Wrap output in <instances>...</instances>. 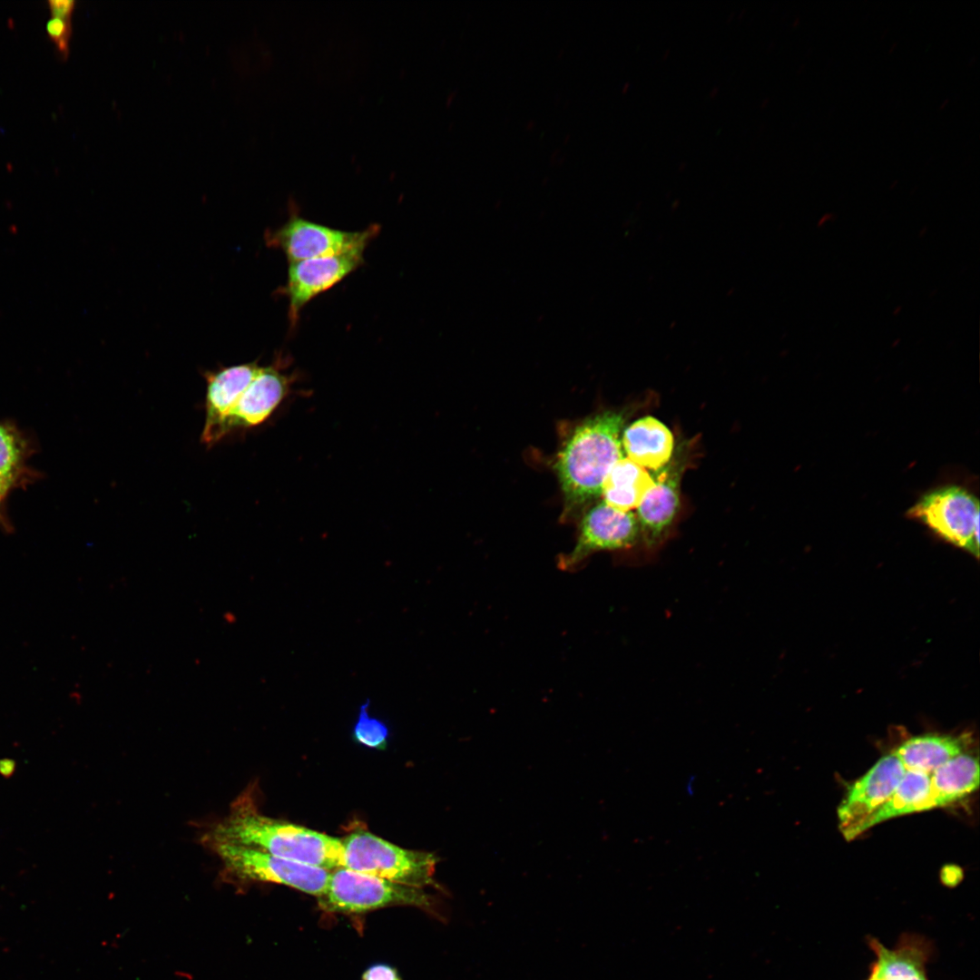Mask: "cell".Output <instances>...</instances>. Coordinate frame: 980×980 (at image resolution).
Returning a JSON list of instances; mask_svg holds the SVG:
<instances>
[{"instance_id":"15","label":"cell","mask_w":980,"mask_h":980,"mask_svg":"<svg viewBox=\"0 0 980 980\" xmlns=\"http://www.w3.org/2000/svg\"><path fill=\"white\" fill-rule=\"evenodd\" d=\"M621 439L629 459L654 472L666 467L674 450L671 431L652 416H642L627 426Z\"/></svg>"},{"instance_id":"10","label":"cell","mask_w":980,"mask_h":980,"mask_svg":"<svg viewBox=\"0 0 980 980\" xmlns=\"http://www.w3.org/2000/svg\"><path fill=\"white\" fill-rule=\"evenodd\" d=\"M906 769L894 753L882 757L854 782L838 808L844 837L878 809L895 792Z\"/></svg>"},{"instance_id":"21","label":"cell","mask_w":980,"mask_h":980,"mask_svg":"<svg viewBox=\"0 0 980 980\" xmlns=\"http://www.w3.org/2000/svg\"><path fill=\"white\" fill-rule=\"evenodd\" d=\"M369 700L362 703L356 722L352 729V737L358 743L372 749H385L387 744L389 730L381 720L369 715Z\"/></svg>"},{"instance_id":"2","label":"cell","mask_w":980,"mask_h":980,"mask_svg":"<svg viewBox=\"0 0 980 980\" xmlns=\"http://www.w3.org/2000/svg\"><path fill=\"white\" fill-rule=\"evenodd\" d=\"M624 411L608 410L574 427L559 452L555 468L567 514L601 495L605 477L622 457Z\"/></svg>"},{"instance_id":"11","label":"cell","mask_w":980,"mask_h":980,"mask_svg":"<svg viewBox=\"0 0 980 980\" xmlns=\"http://www.w3.org/2000/svg\"><path fill=\"white\" fill-rule=\"evenodd\" d=\"M290 384V377L276 366L261 367L222 423L217 442L236 429L254 427L269 419L288 396Z\"/></svg>"},{"instance_id":"20","label":"cell","mask_w":980,"mask_h":980,"mask_svg":"<svg viewBox=\"0 0 980 980\" xmlns=\"http://www.w3.org/2000/svg\"><path fill=\"white\" fill-rule=\"evenodd\" d=\"M26 443L13 427L0 423V488L7 495L24 475Z\"/></svg>"},{"instance_id":"19","label":"cell","mask_w":980,"mask_h":980,"mask_svg":"<svg viewBox=\"0 0 980 980\" xmlns=\"http://www.w3.org/2000/svg\"><path fill=\"white\" fill-rule=\"evenodd\" d=\"M653 483L654 478L646 468L628 457H622L605 477L601 495L609 506L630 512L637 508Z\"/></svg>"},{"instance_id":"26","label":"cell","mask_w":980,"mask_h":980,"mask_svg":"<svg viewBox=\"0 0 980 980\" xmlns=\"http://www.w3.org/2000/svg\"><path fill=\"white\" fill-rule=\"evenodd\" d=\"M5 496H6V494L0 488V525H2L4 527L8 526V522L5 519V512H4V501H5Z\"/></svg>"},{"instance_id":"18","label":"cell","mask_w":980,"mask_h":980,"mask_svg":"<svg viewBox=\"0 0 980 980\" xmlns=\"http://www.w3.org/2000/svg\"><path fill=\"white\" fill-rule=\"evenodd\" d=\"M966 736L926 734L903 742L894 752L906 770L931 774L952 758L964 753Z\"/></svg>"},{"instance_id":"23","label":"cell","mask_w":980,"mask_h":980,"mask_svg":"<svg viewBox=\"0 0 980 980\" xmlns=\"http://www.w3.org/2000/svg\"><path fill=\"white\" fill-rule=\"evenodd\" d=\"M362 980H400V977L392 966L375 965L364 972Z\"/></svg>"},{"instance_id":"22","label":"cell","mask_w":980,"mask_h":980,"mask_svg":"<svg viewBox=\"0 0 980 980\" xmlns=\"http://www.w3.org/2000/svg\"><path fill=\"white\" fill-rule=\"evenodd\" d=\"M45 30L50 40L55 44L59 55L62 58H66L69 54V40L72 34L70 20L52 17L47 21Z\"/></svg>"},{"instance_id":"8","label":"cell","mask_w":980,"mask_h":980,"mask_svg":"<svg viewBox=\"0 0 980 980\" xmlns=\"http://www.w3.org/2000/svg\"><path fill=\"white\" fill-rule=\"evenodd\" d=\"M377 232V225L361 231H345L296 215L270 232L267 241L270 246L280 249L289 262H295L365 250Z\"/></svg>"},{"instance_id":"6","label":"cell","mask_w":980,"mask_h":980,"mask_svg":"<svg viewBox=\"0 0 980 980\" xmlns=\"http://www.w3.org/2000/svg\"><path fill=\"white\" fill-rule=\"evenodd\" d=\"M937 535L978 556L979 503L966 489L949 485L924 495L907 512Z\"/></svg>"},{"instance_id":"14","label":"cell","mask_w":980,"mask_h":980,"mask_svg":"<svg viewBox=\"0 0 980 980\" xmlns=\"http://www.w3.org/2000/svg\"><path fill=\"white\" fill-rule=\"evenodd\" d=\"M868 945L877 956L871 973L877 980H927L926 965L931 948L926 938L906 934L894 948H887L869 937Z\"/></svg>"},{"instance_id":"25","label":"cell","mask_w":980,"mask_h":980,"mask_svg":"<svg viewBox=\"0 0 980 980\" xmlns=\"http://www.w3.org/2000/svg\"><path fill=\"white\" fill-rule=\"evenodd\" d=\"M962 870L954 865H948L943 867L941 872V878L946 886H956L962 879Z\"/></svg>"},{"instance_id":"16","label":"cell","mask_w":980,"mask_h":980,"mask_svg":"<svg viewBox=\"0 0 980 980\" xmlns=\"http://www.w3.org/2000/svg\"><path fill=\"white\" fill-rule=\"evenodd\" d=\"M978 785L977 757L961 753L931 773L929 808L954 803L975 791Z\"/></svg>"},{"instance_id":"5","label":"cell","mask_w":980,"mask_h":980,"mask_svg":"<svg viewBox=\"0 0 980 980\" xmlns=\"http://www.w3.org/2000/svg\"><path fill=\"white\" fill-rule=\"evenodd\" d=\"M220 859L227 878L288 886L320 897L330 870L228 843L207 845Z\"/></svg>"},{"instance_id":"24","label":"cell","mask_w":980,"mask_h":980,"mask_svg":"<svg viewBox=\"0 0 980 980\" xmlns=\"http://www.w3.org/2000/svg\"><path fill=\"white\" fill-rule=\"evenodd\" d=\"M47 5L53 17L70 20L75 2L72 0H49Z\"/></svg>"},{"instance_id":"7","label":"cell","mask_w":980,"mask_h":980,"mask_svg":"<svg viewBox=\"0 0 980 980\" xmlns=\"http://www.w3.org/2000/svg\"><path fill=\"white\" fill-rule=\"evenodd\" d=\"M639 542L641 532L636 515L631 511L616 510L603 501L583 516L575 545L560 556L558 567L575 571L595 553L627 551Z\"/></svg>"},{"instance_id":"12","label":"cell","mask_w":980,"mask_h":980,"mask_svg":"<svg viewBox=\"0 0 980 980\" xmlns=\"http://www.w3.org/2000/svg\"><path fill=\"white\" fill-rule=\"evenodd\" d=\"M680 505V473L664 468L637 506L641 542L654 550L664 541Z\"/></svg>"},{"instance_id":"1","label":"cell","mask_w":980,"mask_h":980,"mask_svg":"<svg viewBox=\"0 0 980 980\" xmlns=\"http://www.w3.org/2000/svg\"><path fill=\"white\" fill-rule=\"evenodd\" d=\"M201 841L205 846L240 845L328 870L343 867L341 839L264 815L254 785L232 802L225 818L204 832Z\"/></svg>"},{"instance_id":"4","label":"cell","mask_w":980,"mask_h":980,"mask_svg":"<svg viewBox=\"0 0 980 980\" xmlns=\"http://www.w3.org/2000/svg\"><path fill=\"white\" fill-rule=\"evenodd\" d=\"M319 898L329 912L359 914L393 906H411L435 916L438 901L424 888L359 873L344 867L330 870L326 891Z\"/></svg>"},{"instance_id":"27","label":"cell","mask_w":980,"mask_h":980,"mask_svg":"<svg viewBox=\"0 0 980 980\" xmlns=\"http://www.w3.org/2000/svg\"><path fill=\"white\" fill-rule=\"evenodd\" d=\"M867 980H877V979L876 978V976L872 973H870L869 978Z\"/></svg>"},{"instance_id":"13","label":"cell","mask_w":980,"mask_h":980,"mask_svg":"<svg viewBox=\"0 0 980 980\" xmlns=\"http://www.w3.org/2000/svg\"><path fill=\"white\" fill-rule=\"evenodd\" d=\"M260 368L256 362H251L205 374L206 415L201 434L204 444L211 446L217 443V435L222 423Z\"/></svg>"},{"instance_id":"17","label":"cell","mask_w":980,"mask_h":980,"mask_svg":"<svg viewBox=\"0 0 980 980\" xmlns=\"http://www.w3.org/2000/svg\"><path fill=\"white\" fill-rule=\"evenodd\" d=\"M929 774L906 770L892 796L874 813L858 825L847 837L853 839L867 828L892 818L929 808Z\"/></svg>"},{"instance_id":"9","label":"cell","mask_w":980,"mask_h":980,"mask_svg":"<svg viewBox=\"0 0 980 980\" xmlns=\"http://www.w3.org/2000/svg\"><path fill=\"white\" fill-rule=\"evenodd\" d=\"M364 249L349 252L289 262L283 293L289 301V319L297 322L304 306L328 290L363 263Z\"/></svg>"},{"instance_id":"3","label":"cell","mask_w":980,"mask_h":980,"mask_svg":"<svg viewBox=\"0 0 980 980\" xmlns=\"http://www.w3.org/2000/svg\"><path fill=\"white\" fill-rule=\"evenodd\" d=\"M341 841L346 868L410 887H440L434 878L438 862L434 853L398 847L362 828Z\"/></svg>"}]
</instances>
